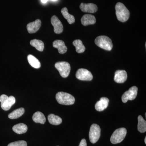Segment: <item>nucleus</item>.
I'll list each match as a JSON object with an SVG mask.
<instances>
[{
  "label": "nucleus",
  "instance_id": "f257e3e1",
  "mask_svg": "<svg viewBox=\"0 0 146 146\" xmlns=\"http://www.w3.org/2000/svg\"><path fill=\"white\" fill-rule=\"evenodd\" d=\"M116 14L118 21L125 22L127 21L130 16V12L128 9L122 3L118 2L115 7Z\"/></svg>",
  "mask_w": 146,
  "mask_h": 146
},
{
  "label": "nucleus",
  "instance_id": "f03ea898",
  "mask_svg": "<svg viewBox=\"0 0 146 146\" xmlns=\"http://www.w3.org/2000/svg\"><path fill=\"white\" fill-rule=\"evenodd\" d=\"M56 99L60 104L71 105L74 103L75 99L71 94L63 92H59L56 96Z\"/></svg>",
  "mask_w": 146,
  "mask_h": 146
},
{
  "label": "nucleus",
  "instance_id": "7ed1b4c3",
  "mask_svg": "<svg viewBox=\"0 0 146 146\" xmlns=\"http://www.w3.org/2000/svg\"><path fill=\"white\" fill-rule=\"evenodd\" d=\"M95 43L98 46L106 50H111L113 48L112 40L107 36H98L95 39Z\"/></svg>",
  "mask_w": 146,
  "mask_h": 146
},
{
  "label": "nucleus",
  "instance_id": "20e7f679",
  "mask_svg": "<svg viewBox=\"0 0 146 146\" xmlns=\"http://www.w3.org/2000/svg\"><path fill=\"white\" fill-rule=\"evenodd\" d=\"M127 134V129L122 127L114 131L110 138V141L113 144L119 143L124 140Z\"/></svg>",
  "mask_w": 146,
  "mask_h": 146
},
{
  "label": "nucleus",
  "instance_id": "39448f33",
  "mask_svg": "<svg viewBox=\"0 0 146 146\" xmlns=\"http://www.w3.org/2000/svg\"><path fill=\"white\" fill-rule=\"evenodd\" d=\"M55 67L63 78L68 77L71 70V66L69 63L65 61L58 62L55 64Z\"/></svg>",
  "mask_w": 146,
  "mask_h": 146
},
{
  "label": "nucleus",
  "instance_id": "423d86ee",
  "mask_svg": "<svg viewBox=\"0 0 146 146\" xmlns=\"http://www.w3.org/2000/svg\"><path fill=\"white\" fill-rule=\"evenodd\" d=\"M1 107L3 110H9L11 106L16 102V99L13 96L8 97L7 95L3 94L0 96Z\"/></svg>",
  "mask_w": 146,
  "mask_h": 146
},
{
  "label": "nucleus",
  "instance_id": "0eeeda50",
  "mask_svg": "<svg viewBox=\"0 0 146 146\" xmlns=\"http://www.w3.org/2000/svg\"><path fill=\"white\" fill-rule=\"evenodd\" d=\"M101 135V129L99 125L93 124L90 127L89 133V140L92 143H96L98 141Z\"/></svg>",
  "mask_w": 146,
  "mask_h": 146
},
{
  "label": "nucleus",
  "instance_id": "6e6552de",
  "mask_svg": "<svg viewBox=\"0 0 146 146\" xmlns=\"http://www.w3.org/2000/svg\"><path fill=\"white\" fill-rule=\"evenodd\" d=\"M138 89L136 86L131 87L126 91L122 96V101L123 103H126L128 100H133L136 98L138 94Z\"/></svg>",
  "mask_w": 146,
  "mask_h": 146
},
{
  "label": "nucleus",
  "instance_id": "1a4fd4ad",
  "mask_svg": "<svg viewBox=\"0 0 146 146\" xmlns=\"http://www.w3.org/2000/svg\"><path fill=\"white\" fill-rule=\"evenodd\" d=\"M76 76L77 78L83 81H91L93 79V76L91 72L83 68L78 70Z\"/></svg>",
  "mask_w": 146,
  "mask_h": 146
},
{
  "label": "nucleus",
  "instance_id": "9d476101",
  "mask_svg": "<svg viewBox=\"0 0 146 146\" xmlns=\"http://www.w3.org/2000/svg\"><path fill=\"white\" fill-rule=\"evenodd\" d=\"M51 23L54 28L55 33L60 34L63 32V27L62 23L57 16H53L51 19Z\"/></svg>",
  "mask_w": 146,
  "mask_h": 146
},
{
  "label": "nucleus",
  "instance_id": "9b49d317",
  "mask_svg": "<svg viewBox=\"0 0 146 146\" xmlns=\"http://www.w3.org/2000/svg\"><path fill=\"white\" fill-rule=\"evenodd\" d=\"M80 8L82 11L85 13H94L97 12L98 10V7L94 4L84 3H81L80 5Z\"/></svg>",
  "mask_w": 146,
  "mask_h": 146
},
{
  "label": "nucleus",
  "instance_id": "f8f14e48",
  "mask_svg": "<svg viewBox=\"0 0 146 146\" xmlns=\"http://www.w3.org/2000/svg\"><path fill=\"white\" fill-rule=\"evenodd\" d=\"M41 20L39 19H36L34 22L29 23L27 25L28 31L29 33H35L39 30L41 26Z\"/></svg>",
  "mask_w": 146,
  "mask_h": 146
},
{
  "label": "nucleus",
  "instance_id": "ddd939ff",
  "mask_svg": "<svg viewBox=\"0 0 146 146\" xmlns=\"http://www.w3.org/2000/svg\"><path fill=\"white\" fill-rule=\"evenodd\" d=\"M109 102V99L107 98L102 97L96 103L95 108L97 111L99 112L103 111L108 106Z\"/></svg>",
  "mask_w": 146,
  "mask_h": 146
},
{
  "label": "nucleus",
  "instance_id": "4468645a",
  "mask_svg": "<svg viewBox=\"0 0 146 146\" xmlns=\"http://www.w3.org/2000/svg\"><path fill=\"white\" fill-rule=\"evenodd\" d=\"M127 73L125 70H117L115 73L114 80L118 83H122L127 79Z\"/></svg>",
  "mask_w": 146,
  "mask_h": 146
},
{
  "label": "nucleus",
  "instance_id": "2eb2a0df",
  "mask_svg": "<svg viewBox=\"0 0 146 146\" xmlns=\"http://www.w3.org/2000/svg\"><path fill=\"white\" fill-rule=\"evenodd\" d=\"M53 46L57 48L58 52L61 54L67 52V47L65 46V42L62 40H56L53 43Z\"/></svg>",
  "mask_w": 146,
  "mask_h": 146
},
{
  "label": "nucleus",
  "instance_id": "dca6fc26",
  "mask_svg": "<svg viewBox=\"0 0 146 146\" xmlns=\"http://www.w3.org/2000/svg\"><path fill=\"white\" fill-rule=\"evenodd\" d=\"M81 23L84 26L94 25L96 22L95 16L91 14H85L82 16L81 19Z\"/></svg>",
  "mask_w": 146,
  "mask_h": 146
},
{
  "label": "nucleus",
  "instance_id": "f3484780",
  "mask_svg": "<svg viewBox=\"0 0 146 146\" xmlns=\"http://www.w3.org/2000/svg\"><path fill=\"white\" fill-rule=\"evenodd\" d=\"M12 129L15 133L21 134L25 133L27 131L28 127L25 124L20 123L13 126Z\"/></svg>",
  "mask_w": 146,
  "mask_h": 146
},
{
  "label": "nucleus",
  "instance_id": "a211bd4d",
  "mask_svg": "<svg viewBox=\"0 0 146 146\" xmlns=\"http://www.w3.org/2000/svg\"><path fill=\"white\" fill-rule=\"evenodd\" d=\"M33 120L35 122L40 123L42 124H44L46 121L44 115L42 112L39 111L35 112L33 114Z\"/></svg>",
  "mask_w": 146,
  "mask_h": 146
},
{
  "label": "nucleus",
  "instance_id": "6ab92c4d",
  "mask_svg": "<svg viewBox=\"0 0 146 146\" xmlns=\"http://www.w3.org/2000/svg\"><path fill=\"white\" fill-rule=\"evenodd\" d=\"M49 122L53 125H57L60 124L62 123V119L61 118L57 115L51 114L48 116Z\"/></svg>",
  "mask_w": 146,
  "mask_h": 146
},
{
  "label": "nucleus",
  "instance_id": "aec40b11",
  "mask_svg": "<svg viewBox=\"0 0 146 146\" xmlns=\"http://www.w3.org/2000/svg\"><path fill=\"white\" fill-rule=\"evenodd\" d=\"M27 59L30 65L32 66L33 68L38 69L41 67V63L40 61L32 55H29L28 56Z\"/></svg>",
  "mask_w": 146,
  "mask_h": 146
},
{
  "label": "nucleus",
  "instance_id": "412c9836",
  "mask_svg": "<svg viewBox=\"0 0 146 146\" xmlns=\"http://www.w3.org/2000/svg\"><path fill=\"white\" fill-rule=\"evenodd\" d=\"M25 113V109L23 108H18L13 111L8 115V117L11 119H16L22 116Z\"/></svg>",
  "mask_w": 146,
  "mask_h": 146
},
{
  "label": "nucleus",
  "instance_id": "4be33fe9",
  "mask_svg": "<svg viewBox=\"0 0 146 146\" xmlns=\"http://www.w3.org/2000/svg\"><path fill=\"white\" fill-rule=\"evenodd\" d=\"M138 130L141 133H145L146 131V122L141 115L138 117Z\"/></svg>",
  "mask_w": 146,
  "mask_h": 146
},
{
  "label": "nucleus",
  "instance_id": "5701e85b",
  "mask_svg": "<svg viewBox=\"0 0 146 146\" xmlns=\"http://www.w3.org/2000/svg\"><path fill=\"white\" fill-rule=\"evenodd\" d=\"M61 12L63 17L67 20L69 24H72L74 23L75 21L74 17L68 13V9L66 7H64L61 10Z\"/></svg>",
  "mask_w": 146,
  "mask_h": 146
},
{
  "label": "nucleus",
  "instance_id": "b1692460",
  "mask_svg": "<svg viewBox=\"0 0 146 146\" xmlns=\"http://www.w3.org/2000/svg\"><path fill=\"white\" fill-rule=\"evenodd\" d=\"M30 44L32 46L35 47L39 51H43L44 48V42L41 40H38V39H34L31 40L30 42Z\"/></svg>",
  "mask_w": 146,
  "mask_h": 146
},
{
  "label": "nucleus",
  "instance_id": "393cba45",
  "mask_svg": "<svg viewBox=\"0 0 146 146\" xmlns=\"http://www.w3.org/2000/svg\"><path fill=\"white\" fill-rule=\"evenodd\" d=\"M73 44L76 47V52L78 53H83L85 50V47L80 39L74 40L73 42Z\"/></svg>",
  "mask_w": 146,
  "mask_h": 146
},
{
  "label": "nucleus",
  "instance_id": "a878e982",
  "mask_svg": "<svg viewBox=\"0 0 146 146\" xmlns=\"http://www.w3.org/2000/svg\"><path fill=\"white\" fill-rule=\"evenodd\" d=\"M27 144L25 141H19L10 143L7 146H27Z\"/></svg>",
  "mask_w": 146,
  "mask_h": 146
},
{
  "label": "nucleus",
  "instance_id": "bb28decb",
  "mask_svg": "<svg viewBox=\"0 0 146 146\" xmlns=\"http://www.w3.org/2000/svg\"><path fill=\"white\" fill-rule=\"evenodd\" d=\"M79 146H87L86 140L85 139H82Z\"/></svg>",
  "mask_w": 146,
  "mask_h": 146
},
{
  "label": "nucleus",
  "instance_id": "cd10ccee",
  "mask_svg": "<svg viewBox=\"0 0 146 146\" xmlns=\"http://www.w3.org/2000/svg\"><path fill=\"white\" fill-rule=\"evenodd\" d=\"M48 1V0H41L42 2L44 3H46Z\"/></svg>",
  "mask_w": 146,
  "mask_h": 146
},
{
  "label": "nucleus",
  "instance_id": "c85d7f7f",
  "mask_svg": "<svg viewBox=\"0 0 146 146\" xmlns=\"http://www.w3.org/2000/svg\"><path fill=\"white\" fill-rule=\"evenodd\" d=\"M145 144H146V137H145Z\"/></svg>",
  "mask_w": 146,
  "mask_h": 146
},
{
  "label": "nucleus",
  "instance_id": "c756f323",
  "mask_svg": "<svg viewBox=\"0 0 146 146\" xmlns=\"http://www.w3.org/2000/svg\"><path fill=\"white\" fill-rule=\"evenodd\" d=\"M51 1H57V0H51Z\"/></svg>",
  "mask_w": 146,
  "mask_h": 146
}]
</instances>
